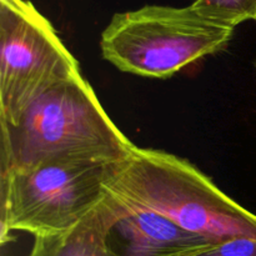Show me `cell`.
Segmentation results:
<instances>
[{"label":"cell","instance_id":"obj_4","mask_svg":"<svg viewBox=\"0 0 256 256\" xmlns=\"http://www.w3.org/2000/svg\"><path fill=\"white\" fill-rule=\"evenodd\" d=\"M234 29L210 22L192 6L145 5L116 12L102 32L105 60L120 72L168 79L224 49Z\"/></svg>","mask_w":256,"mask_h":256},{"label":"cell","instance_id":"obj_1","mask_svg":"<svg viewBox=\"0 0 256 256\" xmlns=\"http://www.w3.org/2000/svg\"><path fill=\"white\" fill-rule=\"evenodd\" d=\"M108 190L132 206L158 212L214 242L256 238L255 214L192 162L164 150L134 145Z\"/></svg>","mask_w":256,"mask_h":256},{"label":"cell","instance_id":"obj_5","mask_svg":"<svg viewBox=\"0 0 256 256\" xmlns=\"http://www.w3.org/2000/svg\"><path fill=\"white\" fill-rule=\"evenodd\" d=\"M82 74L52 22L29 0H0V122L15 125L49 88Z\"/></svg>","mask_w":256,"mask_h":256},{"label":"cell","instance_id":"obj_8","mask_svg":"<svg viewBox=\"0 0 256 256\" xmlns=\"http://www.w3.org/2000/svg\"><path fill=\"white\" fill-rule=\"evenodd\" d=\"M190 6L210 22L232 29L246 20L256 22V0H195Z\"/></svg>","mask_w":256,"mask_h":256},{"label":"cell","instance_id":"obj_7","mask_svg":"<svg viewBox=\"0 0 256 256\" xmlns=\"http://www.w3.org/2000/svg\"><path fill=\"white\" fill-rule=\"evenodd\" d=\"M125 210L126 205L109 192L99 206L72 229L34 236L28 256H118L110 244V232Z\"/></svg>","mask_w":256,"mask_h":256},{"label":"cell","instance_id":"obj_9","mask_svg":"<svg viewBox=\"0 0 256 256\" xmlns=\"http://www.w3.org/2000/svg\"><path fill=\"white\" fill-rule=\"evenodd\" d=\"M184 256H256V238H228L198 248Z\"/></svg>","mask_w":256,"mask_h":256},{"label":"cell","instance_id":"obj_2","mask_svg":"<svg viewBox=\"0 0 256 256\" xmlns=\"http://www.w3.org/2000/svg\"><path fill=\"white\" fill-rule=\"evenodd\" d=\"M132 148L80 74L39 95L15 125L2 122L0 172L59 155L122 160Z\"/></svg>","mask_w":256,"mask_h":256},{"label":"cell","instance_id":"obj_10","mask_svg":"<svg viewBox=\"0 0 256 256\" xmlns=\"http://www.w3.org/2000/svg\"><path fill=\"white\" fill-rule=\"evenodd\" d=\"M255 68H256V62H255Z\"/></svg>","mask_w":256,"mask_h":256},{"label":"cell","instance_id":"obj_3","mask_svg":"<svg viewBox=\"0 0 256 256\" xmlns=\"http://www.w3.org/2000/svg\"><path fill=\"white\" fill-rule=\"evenodd\" d=\"M125 160L59 155L0 172L2 244L12 232L38 236L74 228L108 196Z\"/></svg>","mask_w":256,"mask_h":256},{"label":"cell","instance_id":"obj_6","mask_svg":"<svg viewBox=\"0 0 256 256\" xmlns=\"http://www.w3.org/2000/svg\"><path fill=\"white\" fill-rule=\"evenodd\" d=\"M124 204L126 210L110 232V239L119 245L114 250L118 256H184L214 242L158 212Z\"/></svg>","mask_w":256,"mask_h":256}]
</instances>
